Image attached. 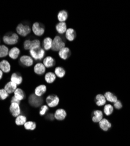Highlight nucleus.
<instances>
[{"instance_id": "obj_6", "label": "nucleus", "mask_w": 130, "mask_h": 146, "mask_svg": "<svg viewBox=\"0 0 130 146\" xmlns=\"http://www.w3.org/2000/svg\"><path fill=\"white\" fill-rule=\"evenodd\" d=\"M29 53L32 58L35 59V60H40L43 58L45 52L44 49L40 47L39 48H37V49L29 50Z\"/></svg>"}, {"instance_id": "obj_3", "label": "nucleus", "mask_w": 130, "mask_h": 146, "mask_svg": "<svg viewBox=\"0 0 130 146\" xmlns=\"http://www.w3.org/2000/svg\"><path fill=\"white\" fill-rule=\"evenodd\" d=\"M3 39L5 44L8 45H14L18 43L19 36L17 33H13L11 36L5 35Z\"/></svg>"}, {"instance_id": "obj_16", "label": "nucleus", "mask_w": 130, "mask_h": 146, "mask_svg": "<svg viewBox=\"0 0 130 146\" xmlns=\"http://www.w3.org/2000/svg\"><path fill=\"white\" fill-rule=\"evenodd\" d=\"M66 38L69 41H73L76 37V32L72 28H69L65 33Z\"/></svg>"}, {"instance_id": "obj_10", "label": "nucleus", "mask_w": 130, "mask_h": 146, "mask_svg": "<svg viewBox=\"0 0 130 146\" xmlns=\"http://www.w3.org/2000/svg\"><path fill=\"white\" fill-rule=\"evenodd\" d=\"M19 60H20V62L23 66H25L26 67H30L32 66V64H33V58L29 56H27V55L22 56L20 57Z\"/></svg>"}, {"instance_id": "obj_35", "label": "nucleus", "mask_w": 130, "mask_h": 146, "mask_svg": "<svg viewBox=\"0 0 130 146\" xmlns=\"http://www.w3.org/2000/svg\"><path fill=\"white\" fill-rule=\"evenodd\" d=\"M9 96V94L4 89L0 90V100H5Z\"/></svg>"}, {"instance_id": "obj_13", "label": "nucleus", "mask_w": 130, "mask_h": 146, "mask_svg": "<svg viewBox=\"0 0 130 146\" xmlns=\"http://www.w3.org/2000/svg\"><path fill=\"white\" fill-rule=\"evenodd\" d=\"M17 88V85L12 81H9L6 84L4 87V90L9 94H13Z\"/></svg>"}, {"instance_id": "obj_5", "label": "nucleus", "mask_w": 130, "mask_h": 146, "mask_svg": "<svg viewBox=\"0 0 130 146\" xmlns=\"http://www.w3.org/2000/svg\"><path fill=\"white\" fill-rule=\"evenodd\" d=\"M29 104L35 108L39 107L41 106V105L43 104V99L41 98V97L38 96L35 94H31L29 96Z\"/></svg>"}, {"instance_id": "obj_2", "label": "nucleus", "mask_w": 130, "mask_h": 146, "mask_svg": "<svg viewBox=\"0 0 130 146\" xmlns=\"http://www.w3.org/2000/svg\"><path fill=\"white\" fill-rule=\"evenodd\" d=\"M59 98L57 95L54 94L48 95L46 98V104L48 106V107L50 108H55L57 106L58 104H59Z\"/></svg>"}, {"instance_id": "obj_25", "label": "nucleus", "mask_w": 130, "mask_h": 146, "mask_svg": "<svg viewBox=\"0 0 130 146\" xmlns=\"http://www.w3.org/2000/svg\"><path fill=\"white\" fill-rule=\"evenodd\" d=\"M14 96L17 99L19 100L20 101L24 100L25 98V94L22 89L21 88H17V90L15 91L14 92Z\"/></svg>"}, {"instance_id": "obj_19", "label": "nucleus", "mask_w": 130, "mask_h": 146, "mask_svg": "<svg viewBox=\"0 0 130 146\" xmlns=\"http://www.w3.org/2000/svg\"><path fill=\"white\" fill-rule=\"evenodd\" d=\"M0 70L5 73H8L10 71L11 65L7 60H4L0 62Z\"/></svg>"}, {"instance_id": "obj_37", "label": "nucleus", "mask_w": 130, "mask_h": 146, "mask_svg": "<svg viewBox=\"0 0 130 146\" xmlns=\"http://www.w3.org/2000/svg\"><path fill=\"white\" fill-rule=\"evenodd\" d=\"M32 41L30 40H26L23 43V47L25 50H30Z\"/></svg>"}, {"instance_id": "obj_20", "label": "nucleus", "mask_w": 130, "mask_h": 146, "mask_svg": "<svg viewBox=\"0 0 130 146\" xmlns=\"http://www.w3.org/2000/svg\"><path fill=\"white\" fill-rule=\"evenodd\" d=\"M47 91V87L45 85H40L35 90V94L38 96L41 97Z\"/></svg>"}, {"instance_id": "obj_17", "label": "nucleus", "mask_w": 130, "mask_h": 146, "mask_svg": "<svg viewBox=\"0 0 130 146\" xmlns=\"http://www.w3.org/2000/svg\"><path fill=\"white\" fill-rule=\"evenodd\" d=\"M43 64L46 68H51L55 66V60L53 57L51 56H48L43 59Z\"/></svg>"}, {"instance_id": "obj_30", "label": "nucleus", "mask_w": 130, "mask_h": 146, "mask_svg": "<svg viewBox=\"0 0 130 146\" xmlns=\"http://www.w3.org/2000/svg\"><path fill=\"white\" fill-rule=\"evenodd\" d=\"M55 74L59 78H63L66 74V71L63 67H57L55 69Z\"/></svg>"}, {"instance_id": "obj_32", "label": "nucleus", "mask_w": 130, "mask_h": 146, "mask_svg": "<svg viewBox=\"0 0 130 146\" xmlns=\"http://www.w3.org/2000/svg\"><path fill=\"white\" fill-rule=\"evenodd\" d=\"M9 48L5 45H0V58L6 57L8 55Z\"/></svg>"}, {"instance_id": "obj_24", "label": "nucleus", "mask_w": 130, "mask_h": 146, "mask_svg": "<svg viewBox=\"0 0 130 146\" xmlns=\"http://www.w3.org/2000/svg\"><path fill=\"white\" fill-rule=\"evenodd\" d=\"M104 95L105 96L106 101H107L110 102L114 103L118 100L117 96L111 92H109V91L106 92Z\"/></svg>"}, {"instance_id": "obj_15", "label": "nucleus", "mask_w": 130, "mask_h": 146, "mask_svg": "<svg viewBox=\"0 0 130 146\" xmlns=\"http://www.w3.org/2000/svg\"><path fill=\"white\" fill-rule=\"evenodd\" d=\"M34 72L38 75H42L46 71V67L43 63H38L34 66Z\"/></svg>"}, {"instance_id": "obj_26", "label": "nucleus", "mask_w": 130, "mask_h": 146, "mask_svg": "<svg viewBox=\"0 0 130 146\" xmlns=\"http://www.w3.org/2000/svg\"><path fill=\"white\" fill-rule=\"evenodd\" d=\"M56 78V76L55 74V73L52 72H47L45 76V80L46 82L48 84L53 83Z\"/></svg>"}, {"instance_id": "obj_14", "label": "nucleus", "mask_w": 130, "mask_h": 146, "mask_svg": "<svg viewBox=\"0 0 130 146\" xmlns=\"http://www.w3.org/2000/svg\"><path fill=\"white\" fill-rule=\"evenodd\" d=\"M70 55L71 52L68 47H65L64 48H62L60 51H59V56L63 60L67 59Z\"/></svg>"}, {"instance_id": "obj_8", "label": "nucleus", "mask_w": 130, "mask_h": 146, "mask_svg": "<svg viewBox=\"0 0 130 146\" xmlns=\"http://www.w3.org/2000/svg\"><path fill=\"white\" fill-rule=\"evenodd\" d=\"M33 33L38 36H42L45 32V29L41 26V24L38 22H35L32 25V29Z\"/></svg>"}, {"instance_id": "obj_29", "label": "nucleus", "mask_w": 130, "mask_h": 146, "mask_svg": "<svg viewBox=\"0 0 130 146\" xmlns=\"http://www.w3.org/2000/svg\"><path fill=\"white\" fill-rule=\"evenodd\" d=\"M27 122V117L23 115L18 116L15 119V123L17 126H22Z\"/></svg>"}, {"instance_id": "obj_1", "label": "nucleus", "mask_w": 130, "mask_h": 146, "mask_svg": "<svg viewBox=\"0 0 130 146\" xmlns=\"http://www.w3.org/2000/svg\"><path fill=\"white\" fill-rule=\"evenodd\" d=\"M65 47V43L59 36H56L53 39L52 50L54 52L60 51L62 48Z\"/></svg>"}, {"instance_id": "obj_27", "label": "nucleus", "mask_w": 130, "mask_h": 146, "mask_svg": "<svg viewBox=\"0 0 130 146\" xmlns=\"http://www.w3.org/2000/svg\"><path fill=\"white\" fill-rule=\"evenodd\" d=\"M52 42L53 39H52L51 38H46L43 42V46L44 49L46 50H49L50 49H52Z\"/></svg>"}, {"instance_id": "obj_9", "label": "nucleus", "mask_w": 130, "mask_h": 146, "mask_svg": "<svg viewBox=\"0 0 130 146\" xmlns=\"http://www.w3.org/2000/svg\"><path fill=\"white\" fill-rule=\"evenodd\" d=\"M67 116L66 111L63 109H57L54 113V117L59 121L65 119Z\"/></svg>"}, {"instance_id": "obj_4", "label": "nucleus", "mask_w": 130, "mask_h": 146, "mask_svg": "<svg viewBox=\"0 0 130 146\" xmlns=\"http://www.w3.org/2000/svg\"><path fill=\"white\" fill-rule=\"evenodd\" d=\"M16 31L18 35L23 37H25L31 32V29L28 25H25L23 23H19L16 28Z\"/></svg>"}, {"instance_id": "obj_40", "label": "nucleus", "mask_w": 130, "mask_h": 146, "mask_svg": "<svg viewBox=\"0 0 130 146\" xmlns=\"http://www.w3.org/2000/svg\"><path fill=\"white\" fill-rule=\"evenodd\" d=\"M3 72L0 70V80L3 78Z\"/></svg>"}, {"instance_id": "obj_36", "label": "nucleus", "mask_w": 130, "mask_h": 146, "mask_svg": "<svg viewBox=\"0 0 130 146\" xmlns=\"http://www.w3.org/2000/svg\"><path fill=\"white\" fill-rule=\"evenodd\" d=\"M49 110V108L48 106L47 105H43L42 106H41L40 111H39V114L41 116H43L45 115L47 112Z\"/></svg>"}, {"instance_id": "obj_7", "label": "nucleus", "mask_w": 130, "mask_h": 146, "mask_svg": "<svg viewBox=\"0 0 130 146\" xmlns=\"http://www.w3.org/2000/svg\"><path fill=\"white\" fill-rule=\"evenodd\" d=\"M9 112L12 116L14 117H17L20 115L21 110L19 104L15 103H11L9 106Z\"/></svg>"}, {"instance_id": "obj_31", "label": "nucleus", "mask_w": 130, "mask_h": 146, "mask_svg": "<svg viewBox=\"0 0 130 146\" xmlns=\"http://www.w3.org/2000/svg\"><path fill=\"white\" fill-rule=\"evenodd\" d=\"M114 111V107L112 105L108 104H105L104 107V113L106 116L111 115Z\"/></svg>"}, {"instance_id": "obj_38", "label": "nucleus", "mask_w": 130, "mask_h": 146, "mask_svg": "<svg viewBox=\"0 0 130 146\" xmlns=\"http://www.w3.org/2000/svg\"><path fill=\"white\" fill-rule=\"evenodd\" d=\"M114 107L116 109H121L123 108V104L120 101L117 100L114 103Z\"/></svg>"}, {"instance_id": "obj_22", "label": "nucleus", "mask_w": 130, "mask_h": 146, "mask_svg": "<svg viewBox=\"0 0 130 146\" xmlns=\"http://www.w3.org/2000/svg\"><path fill=\"white\" fill-rule=\"evenodd\" d=\"M56 29L59 34H64L67 31V25L65 22H59L56 25Z\"/></svg>"}, {"instance_id": "obj_39", "label": "nucleus", "mask_w": 130, "mask_h": 146, "mask_svg": "<svg viewBox=\"0 0 130 146\" xmlns=\"http://www.w3.org/2000/svg\"><path fill=\"white\" fill-rule=\"evenodd\" d=\"M11 103H15V104H18L20 105L21 101L19 100H18V99H17L14 96H13V97H12V98L11 100Z\"/></svg>"}, {"instance_id": "obj_12", "label": "nucleus", "mask_w": 130, "mask_h": 146, "mask_svg": "<svg viewBox=\"0 0 130 146\" xmlns=\"http://www.w3.org/2000/svg\"><path fill=\"white\" fill-rule=\"evenodd\" d=\"M103 119V112L100 110H96L93 113L92 121L94 123H99Z\"/></svg>"}, {"instance_id": "obj_28", "label": "nucleus", "mask_w": 130, "mask_h": 146, "mask_svg": "<svg viewBox=\"0 0 130 146\" xmlns=\"http://www.w3.org/2000/svg\"><path fill=\"white\" fill-rule=\"evenodd\" d=\"M68 18L67 12L65 10H62L59 11L57 14V19L60 22H65Z\"/></svg>"}, {"instance_id": "obj_23", "label": "nucleus", "mask_w": 130, "mask_h": 146, "mask_svg": "<svg viewBox=\"0 0 130 146\" xmlns=\"http://www.w3.org/2000/svg\"><path fill=\"white\" fill-rule=\"evenodd\" d=\"M20 53V50L17 47H14L11 48V49L9 51L8 56L10 58L12 59H17Z\"/></svg>"}, {"instance_id": "obj_21", "label": "nucleus", "mask_w": 130, "mask_h": 146, "mask_svg": "<svg viewBox=\"0 0 130 146\" xmlns=\"http://www.w3.org/2000/svg\"><path fill=\"white\" fill-rule=\"evenodd\" d=\"M22 81H23V79L22 76L20 74H19L18 73H17V72L13 73L11 77V81L15 83V84L17 85V86L20 85L22 82Z\"/></svg>"}, {"instance_id": "obj_33", "label": "nucleus", "mask_w": 130, "mask_h": 146, "mask_svg": "<svg viewBox=\"0 0 130 146\" xmlns=\"http://www.w3.org/2000/svg\"><path fill=\"white\" fill-rule=\"evenodd\" d=\"M24 128L28 130H34L37 127L36 123L32 121H28L23 125Z\"/></svg>"}, {"instance_id": "obj_18", "label": "nucleus", "mask_w": 130, "mask_h": 146, "mask_svg": "<svg viewBox=\"0 0 130 146\" xmlns=\"http://www.w3.org/2000/svg\"><path fill=\"white\" fill-rule=\"evenodd\" d=\"M106 100L104 95L98 94L95 97V103L98 106H103L106 104Z\"/></svg>"}, {"instance_id": "obj_11", "label": "nucleus", "mask_w": 130, "mask_h": 146, "mask_svg": "<svg viewBox=\"0 0 130 146\" xmlns=\"http://www.w3.org/2000/svg\"><path fill=\"white\" fill-rule=\"evenodd\" d=\"M99 126L102 130L104 131H107L111 129L112 125L109 120L103 118L99 122Z\"/></svg>"}, {"instance_id": "obj_34", "label": "nucleus", "mask_w": 130, "mask_h": 146, "mask_svg": "<svg viewBox=\"0 0 130 146\" xmlns=\"http://www.w3.org/2000/svg\"><path fill=\"white\" fill-rule=\"evenodd\" d=\"M40 47H41V42L39 40L35 39V40H32L30 50L37 49V48H39Z\"/></svg>"}]
</instances>
